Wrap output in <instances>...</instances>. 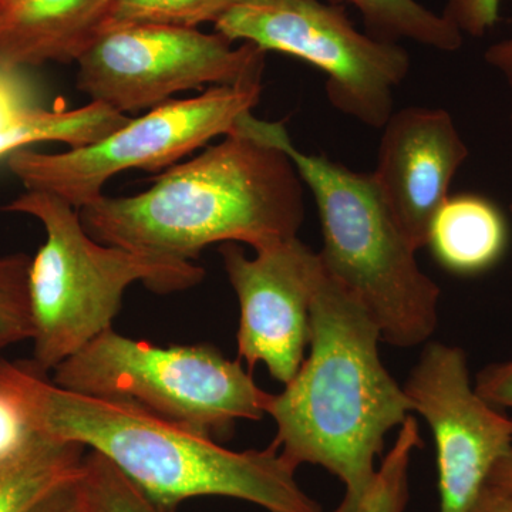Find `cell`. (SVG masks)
Listing matches in <instances>:
<instances>
[{
  "mask_svg": "<svg viewBox=\"0 0 512 512\" xmlns=\"http://www.w3.org/2000/svg\"><path fill=\"white\" fill-rule=\"evenodd\" d=\"M421 447L419 424L409 416L400 426L399 436L377 468L375 481L355 512H404L410 495V461L414 450Z\"/></svg>",
  "mask_w": 512,
  "mask_h": 512,
  "instance_id": "ac0fdd59",
  "label": "cell"
},
{
  "mask_svg": "<svg viewBox=\"0 0 512 512\" xmlns=\"http://www.w3.org/2000/svg\"><path fill=\"white\" fill-rule=\"evenodd\" d=\"M365 19L369 35L384 42L410 39L420 45L454 52L463 33L444 15L424 8L417 0H349Z\"/></svg>",
  "mask_w": 512,
  "mask_h": 512,
  "instance_id": "e0dca14e",
  "label": "cell"
},
{
  "mask_svg": "<svg viewBox=\"0 0 512 512\" xmlns=\"http://www.w3.org/2000/svg\"><path fill=\"white\" fill-rule=\"evenodd\" d=\"M261 93V82L211 87L154 107L89 146L56 154L20 148L9 154L8 167L26 191L56 195L82 210L103 197L114 175L161 170L212 138L234 133L239 120L258 106Z\"/></svg>",
  "mask_w": 512,
  "mask_h": 512,
  "instance_id": "52a82bcc",
  "label": "cell"
},
{
  "mask_svg": "<svg viewBox=\"0 0 512 512\" xmlns=\"http://www.w3.org/2000/svg\"><path fill=\"white\" fill-rule=\"evenodd\" d=\"M487 487L512 495V448L491 471Z\"/></svg>",
  "mask_w": 512,
  "mask_h": 512,
  "instance_id": "f1b7e54d",
  "label": "cell"
},
{
  "mask_svg": "<svg viewBox=\"0 0 512 512\" xmlns=\"http://www.w3.org/2000/svg\"><path fill=\"white\" fill-rule=\"evenodd\" d=\"M84 448L37 434L28 447L0 463V512H25L57 485L82 476Z\"/></svg>",
  "mask_w": 512,
  "mask_h": 512,
  "instance_id": "9a60e30c",
  "label": "cell"
},
{
  "mask_svg": "<svg viewBox=\"0 0 512 512\" xmlns=\"http://www.w3.org/2000/svg\"><path fill=\"white\" fill-rule=\"evenodd\" d=\"M22 70L0 64V134L8 133L40 109Z\"/></svg>",
  "mask_w": 512,
  "mask_h": 512,
  "instance_id": "7402d4cb",
  "label": "cell"
},
{
  "mask_svg": "<svg viewBox=\"0 0 512 512\" xmlns=\"http://www.w3.org/2000/svg\"><path fill=\"white\" fill-rule=\"evenodd\" d=\"M237 130L281 148L291 158L318 207L323 269L365 306L383 342L399 348L427 342L439 322L440 288L421 271L416 249L384 204L372 174L302 153L282 123L249 113Z\"/></svg>",
  "mask_w": 512,
  "mask_h": 512,
  "instance_id": "277c9868",
  "label": "cell"
},
{
  "mask_svg": "<svg viewBox=\"0 0 512 512\" xmlns=\"http://www.w3.org/2000/svg\"><path fill=\"white\" fill-rule=\"evenodd\" d=\"M382 332L365 306L320 271L313 289L309 353L285 390L271 394V446L298 470L313 464L345 485L332 512H355L372 487L384 439L402 426L412 400L380 359Z\"/></svg>",
  "mask_w": 512,
  "mask_h": 512,
  "instance_id": "7a4b0ae2",
  "label": "cell"
},
{
  "mask_svg": "<svg viewBox=\"0 0 512 512\" xmlns=\"http://www.w3.org/2000/svg\"><path fill=\"white\" fill-rule=\"evenodd\" d=\"M247 2L249 0H117L109 29L141 23L181 28H198L202 23L215 25L229 10Z\"/></svg>",
  "mask_w": 512,
  "mask_h": 512,
  "instance_id": "d6986e66",
  "label": "cell"
},
{
  "mask_svg": "<svg viewBox=\"0 0 512 512\" xmlns=\"http://www.w3.org/2000/svg\"><path fill=\"white\" fill-rule=\"evenodd\" d=\"M302 178L281 148L242 131L157 178L131 197H100L79 210L99 242L191 262L218 242L255 251L298 238Z\"/></svg>",
  "mask_w": 512,
  "mask_h": 512,
  "instance_id": "3957f363",
  "label": "cell"
},
{
  "mask_svg": "<svg viewBox=\"0 0 512 512\" xmlns=\"http://www.w3.org/2000/svg\"><path fill=\"white\" fill-rule=\"evenodd\" d=\"M372 177L394 221L416 251L426 247L434 215L468 147L446 110L409 107L383 127Z\"/></svg>",
  "mask_w": 512,
  "mask_h": 512,
  "instance_id": "7c38bea8",
  "label": "cell"
},
{
  "mask_svg": "<svg viewBox=\"0 0 512 512\" xmlns=\"http://www.w3.org/2000/svg\"><path fill=\"white\" fill-rule=\"evenodd\" d=\"M427 245L447 271L457 275L483 274L505 254L507 220L494 202L481 195H454L434 215Z\"/></svg>",
  "mask_w": 512,
  "mask_h": 512,
  "instance_id": "5bb4252c",
  "label": "cell"
},
{
  "mask_svg": "<svg viewBox=\"0 0 512 512\" xmlns=\"http://www.w3.org/2000/svg\"><path fill=\"white\" fill-rule=\"evenodd\" d=\"M436 443L440 512H471L512 448V419L471 386L463 349L429 342L403 386Z\"/></svg>",
  "mask_w": 512,
  "mask_h": 512,
  "instance_id": "30bf717a",
  "label": "cell"
},
{
  "mask_svg": "<svg viewBox=\"0 0 512 512\" xmlns=\"http://www.w3.org/2000/svg\"><path fill=\"white\" fill-rule=\"evenodd\" d=\"M500 2H501V0H500Z\"/></svg>",
  "mask_w": 512,
  "mask_h": 512,
  "instance_id": "d6a6232c",
  "label": "cell"
},
{
  "mask_svg": "<svg viewBox=\"0 0 512 512\" xmlns=\"http://www.w3.org/2000/svg\"><path fill=\"white\" fill-rule=\"evenodd\" d=\"M72 392L127 400L210 439L227 440L239 420L264 419L271 394L259 389L241 360L210 345L161 346L101 333L53 370Z\"/></svg>",
  "mask_w": 512,
  "mask_h": 512,
  "instance_id": "8992f818",
  "label": "cell"
},
{
  "mask_svg": "<svg viewBox=\"0 0 512 512\" xmlns=\"http://www.w3.org/2000/svg\"><path fill=\"white\" fill-rule=\"evenodd\" d=\"M10 3V0H0V9H2V15L3 12H5L6 6H8ZM2 19V18H0Z\"/></svg>",
  "mask_w": 512,
  "mask_h": 512,
  "instance_id": "f546056e",
  "label": "cell"
},
{
  "mask_svg": "<svg viewBox=\"0 0 512 512\" xmlns=\"http://www.w3.org/2000/svg\"><path fill=\"white\" fill-rule=\"evenodd\" d=\"M117 0H10L0 19V64L16 69L80 57L109 29Z\"/></svg>",
  "mask_w": 512,
  "mask_h": 512,
  "instance_id": "4fadbf2b",
  "label": "cell"
},
{
  "mask_svg": "<svg viewBox=\"0 0 512 512\" xmlns=\"http://www.w3.org/2000/svg\"><path fill=\"white\" fill-rule=\"evenodd\" d=\"M127 121L126 114L97 101L74 110L37 109L8 133L0 134V158L43 141H59L70 148L89 146Z\"/></svg>",
  "mask_w": 512,
  "mask_h": 512,
  "instance_id": "2e32d148",
  "label": "cell"
},
{
  "mask_svg": "<svg viewBox=\"0 0 512 512\" xmlns=\"http://www.w3.org/2000/svg\"><path fill=\"white\" fill-rule=\"evenodd\" d=\"M84 471V470H83ZM25 512H99L82 476L64 481L40 497Z\"/></svg>",
  "mask_w": 512,
  "mask_h": 512,
  "instance_id": "d4e9b609",
  "label": "cell"
},
{
  "mask_svg": "<svg viewBox=\"0 0 512 512\" xmlns=\"http://www.w3.org/2000/svg\"><path fill=\"white\" fill-rule=\"evenodd\" d=\"M265 52L197 28L117 26L82 57L77 87L119 113L154 109L187 90L261 82Z\"/></svg>",
  "mask_w": 512,
  "mask_h": 512,
  "instance_id": "9c48e42d",
  "label": "cell"
},
{
  "mask_svg": "<svg viewBox=\"0 0 512 512\" xmlns=\"http://www.w3.org/2000/svg\"><path fill=\"white\" fill-rule=\"evenodd\" d=\"M36 436L18 404L0 393V463L20 453Z\"/></svg>",
  "mask_w": 512,
  "mask_h": 512,
  "instance_id": "603a6c76",
  "label": "cell"
},
{
  "mask_svg": "<svg viewBox=\"0 0 512 512\" xmlns=\"http://www.w3.org/2000/svg\"><path fill=\"white\" fill-rule=\"evenodd\" d=\"M0 393L32 429L89 447L163 512L195 497L237 498L269 512H325L274 446L232 451L127 400L63 389L28 363L0 357Z\"/></svg>",
  "mask_w": 512,
  "mask_h": 512,
  "instance_id": "6da1fadb",
  "label": "cell"
},
{
  "mask_svg": "<svg viewBox=\"0 0 512 512\" xmlns=\"http://www.w3.org/2000/svg\"><path fill=\"white\" fill-rule=\"evenodd\" d=\"M28 255L0 256V352L15 343L32 339L29 305Z\"/></svg>",
  "mask_w": 512,
  "mask_h": 512,
  "instance_id": "ffe728a7",
  "label": "cell"
},
{
  "mask_svg": "<svg viewBox=\"0 0 512 512\" xmlns=\"http://www.w3.org/2000/svg\"><path fill=\"white\" fill-rule=\"evenodd\" d=\"M471 512H512V495L485 487Z\"/></svg>",
  "mask_w": 512,
  "mask_h": 512,
  "instance_id": "83f0119b",
  "label": "cell"
},
{
  "mask_svg": "<svg viewBox=\"0 0 512 512\" xmlns=\"http://www.w3.org/2000/svg\"><path fill=\"white\" fill-rule=\"evenodd\" d=\"M220 252L241 309L238 359L249 370L264 363L271 377L288 384L309 346L313 289L322 271L319 254L299 238L259 249L255 258L234 242Z\"/></svg>",
  "mask_w": 512,
  "mask_h": 512,
  "instance_id": "8fae6325",
  "label": "cell"
},
{
  "mask_svg": "<svg viewBox=\"0 0 512 512\" xmlns=\"http://www.w3.org/2000/svg\"><path fill=\"white\" fill-rule=\"evenodd\" d=\"M485 60L488 64L500 70L510 84L512 92V37L503 42L495 43V45L488 47L485 52ZM511 123H512V109H511Z\"/></svg>",
  "mask_w": 512,
  "mask_h": 512,
  "instance_id": "4316f807",
  "label": "cell"
},
{
  "mask_svg": "<svg viewBox=\"0 0 512 512\" xmlns=\"http://www.w3.org/2000/svg\"><path fill=\"white\" fill-rule=\"evenodd\" d=\"M43 225L45 244L29 268L32 340L39 372H53L101 333L113 329L124 293L141 282L157 293L200 284L205 271L194 262L170 261L97 241L79 210L40 191H26L3 207Z\"/></svg>",
  "mask_w": 512,
  "mask_h": 512,
  "instance_id": "5b68a950",
  "label": "cell"
},
{
  "mask_svg": "<svg viewBox=\"0 0 512 512\" xmlns=\"http://www.w3.org/2000/svg\"><path fill=\"white\" fill-rule=\"evenodd\" d=\"M474 387L494 407L512 409V360L485 366L478 373Z\"/></svg>",
  "mask_w": 512,
  "mask_h": 512,
  "instance_id": "484cf974",
  "label": "cell"
},
{
  "mask_svg": "<svg viewBox=\"0 0 512 512\" xmlns=\"http://www.w3.org/2000/svg\"><path fill=\"white\" fill-rule=\"evenodd\" d=\"M0 18H2V9H0Z\"/></svg>",
  "mask_w": 512,
  "mask_h": 512,
  "instance_id": "4dcf8cb0",
  "label": "cell"
},
{
  "mask_svg": "<svg viewBox=\"0 0 512 512\" xmlns=\"http://www.w3.org/2000/svg\"><path fill=\"white\" fill-rule=\"evenodd\" d=\"M231 42L305 60L326 74L329 101L369 127L393 114V92L410 70L409 53L363 35L345 9L320 0H249L215 23Z\"/></svg>",
  "mask_w": 512,
  "mask_h": 512,
  "instance_id": "ba28073f",
  "label": "cell"
},
{
  "mask_svg": "<svg viewBox=\"0 0 512 512\" xmlns=\"http://www.w3.org/2000/svg\"><path fill=\"white\" fill-rule=\"evenodd\" d=\"M500 0H448L443 15L453 22L461 33L483 36L500 19Z\"/></svg>",
  "mask_w": 512,
  "mask_h": 512,
  "instance_id": "cb8c5ba5",
  "label": "cell"
},
{
  "mask_svg": "<svg viewBox=\"0 0 512 512\" xmlns=\"http://www.w3.org/2000/svg\"><path fill=\"white\" fill-rule=\"evenodd\" d=\"M83 481L99 512H163L94 451L84 458Z\"/></svg>",
  "mask_w": 512,
  "mask_h": 512,
  "instance_id": "44dd1931",
  "label": "cell"
},
{
  "mask_svg": "<svg viewBox=\"0 0 512 512\" xmlns=\"http://www.w3.org/2000/svg\"><path fill=\"white\" fill-rule=\"evenodd\" d=\"M510 210H511V212H512V201H511V205H510Z\"/></svg>",
  "mask_w": 512,
  "mask_h": 512,
  "instance_id": "1f68e13d",
  "label": "cell"
}]
</instances>
